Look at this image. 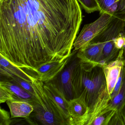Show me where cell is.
<instances>
[{"instance_id": "6da1fadb", "label": "cell", "mask_w": 125, "mask_h": 125, "mask_svg": "<svg viewBox=\"0 0 125 125\" xmlns=\"http://www.w3.org/2000/svg\"><path fill=\"white\" fill-rule=\"evenodd\" d=\"M77 0H0V55L26 73L72 54Z\"/></svg>"}, {"instance_id": "7a4b0ae2", "label": "cell", "mask_w": 125, "mask_h": 125, "mask_svg": "<svg viewBox=\"0 0 125 125\" xmlns=\"http://www.w3.org/2000/svg\"><path fill=\"white\" fill-rule=\"evenodd\" d=\"M72 84L74 98H81L88 107L85 125H91L96 118L112 110L109 107L111 98L101 64L79 60L73 71Z\"/></svg>"}, {"instance_id": "3957f363", "label": "cell", "mask_w": 125, "mask_h": 125, "mask_svg": "<svg viewBox=\"0 0 125 125\" xmlns=\"http://www.w3.org/2000/svg\"><path fill=\"white\" fill-rule=\"evenodd\" d=\"M31 84L34 91L35 101L32 114L34 118L41 124L65 125L60 114L53 104L44 89V83L34 77Z\"/></svg>"}, {"instance_id": "277c9868", "label": "cell", "mask_w": 125, "mask_h": 125, "mask_svg": "<svg viewBox=\"0 0 125 125\" xmlns=\"http://www.w3.org/2000/svg\"><path fill=\"white\" fill-rule=\"evenodd\" d=\"M125 29V22L113 17L106 28L91 41L104 43L101 65L112 61L117 57L120 50L116 48L115 41Z\"/></svg>"}, {"instance_id": "5b68a950", "label": "cell", "mask_w": 125, "mask_h": 125, "mask_svg": "<svg viewBox=\"0 0 125 125\" xmlns=\"http://www.w3.org/2000/svg\"><path fill=\"white\" fill-rule=\"evenodd\" d=\"M113 18L108 14L103 13L95 21L85 25L74 41L73 44L74 51H79L84 48L106 28Z\"/></svg>"}, {"instance_id": "8992f818", "label": "cell", "mask_w": 125, "mask_h": 125, "mask_svg": "<svg viewBox=\"0 0 125 125\" xmlns=\"http://www.w3.org/2000/svg\"><path fill=\"white\" fill-rule=\"evenodd\" d=\"M77 51L62 71L51 82L64 94L69 101L74 98L72 79L73 71L79 62Z\"/></svg>"}, {"instance_id": "52a82bcc", "label": "cell", "mask_w": 125, "mask_h": 125, "mask_svg": "<svg viewBox=\"0 0 125 125\" xmlns=\"http://www.w3.org/2000/svg\"><path fill=\"white\" fill-rule=\"evenodd\" d=\"M44 91L61 115L65 125H69V101L51 82L44 83Z\"/></svg>"}, {"instance_id": "ba28073f", "label": "cell", "mask_w": 125, "mask_h": 125, "mask_svg": "<svg viewBox=\"0 0 125 125\" xmlns=\"http://www.w3.org/2000/svg\"><path fill=\"white\" fill-rule=\"evenodd\" d=\"M76 52L74 51L69 57L64 60L52 61L40 66L35 71L36 77L44 83L52 81L65 68Z\"/></svg>"}, {"instance_id": "9c48e42d", "label": "cell", "mask_w": 125, "mask_h": 125, "mask_svg": "<svg viewBox=\"0 0 125 125\" xmlns=\"http://www.w3.org/2000/svg\"><path fill=\"white\" fill-rule=\"evenodd\" d=\"M124 65L123 49L121 50L116 59L102 65L110 96L115 88Z\"/></svg>"}, {"instance_id": "30bf717a", "label": "cell", "mask_w": 125, "mask_h": 125, "mask_svg": "<svg viewBox=\"0 0 125 125\" xmlns=\"http://www.w3.org/2000/svg\"><path fill=\"white\" fill-rule=\"evenodd\" d=\"M69 125H85L88 109L81 98H74L69 101L68 109Z\"/></svg>"}, {"instance_id": "8fae6325", "label": "cell", "mask_w": 125, "mask_h": 125, "mask_svg": "<svg viewBox=\"0 0 125 125\" xmlns=\"http://www.w3.org/2000/svg\"><path fill=\"white\" fill-rule=\"evenodd\" d=\"M104 43L91 42L84 48L77 51V56L80 61L101 64Z\"/></svg>"}, {"instance_id": "7c38bea8", "label": "cell", "mask_w": 125, "mask_h": 125, "mask_svg": "<svg viewBox=\"0 0 125 125\" xmlns=\"http://www.w3.org/2000/svg\"><path fill=\"white\" fill-rule=\"evenodd\" d=\"M100 13H106L125 22V0H96Z\"/></svg>"}, {"instance_id": "4fadbf2b", "label": "cell", "mask_w": 125, "mask_h": 125, "mask_svg": "<svg viewBox=\"0 0 125 125\" xmlns=\"http://www.w3.org/2000/svg\"><path fill=\"white\" fill-rule=\"evenodd\" d=\"M7 105L10 110L11 117L26 118L30 117L33 112V106L27 102L24 101H8Z\"/></svg>"}, {"instance_id": "5bb4252c", "label": "cell", "mask_w": 125, "mask_h": 125, "mask_svg": "<svg viewBox=\"0 0 125 125\" xmlns=\"http://www.w3.org/2000/svg\"><path fill=\"white\" fill-rule=\"evenodd\" d=\"M0 84L8 88L16 99L17 101L27 102L32 105L35 101L34 95L28 92L23 88L15 83L8 79L1 80Z\"/></svg>"}, {"instance_id": "9a60e30c", "label": "cell", "mask_w": 125, "mask_h": 125, "mask_svg": "<svg viewBox=\"0 0 125 125\" xmlns=\"http://www.w3.org/2000/svg\"><path fill=\"white\" fill-rule=\"evenodd\" d=\"M123 75L121 86L117 94L110 101L109 107L118 111L125 104V65L123 68Z\"/></svg>"}, {"instance_id": "2e32d148", "label": "cell", "mask_w": 125, "mask_h": 125, "mask_svg": "<svg viewBox=\"0 0 125 125\" xmlns=\"http://www.w3.org/2000/svg\"><path fill=\"white\" fill-rule=\"evenodd\" d=\"M117 110L112 109L95 118L91 125H108L110 120Z\"/></svg>"}, {"instance_id": "e0dca14e", "label": "cell", "mask_w": 125, "mask_h": 125, "mask_svg": "<svg viewBox=\"0 0 125 125\" xmlns=\"http://www.w3.org/2000/svg\"><path fill=\"white\" fill-rule=\"evenodd\" d=\"M83 8L88 13L100 11V8L96 0H77Z\"/></svg>"}, {"instance_id": "ac0fdd59", "label": "cell", "mask_w": 125, "mask_h": 125, "mask_svg": "<svg viewBox=\"0 0 125 125\" xmlns=\"http://www.w3.org/2000/svg\"><path fill=\"white\" fill-rule=\"evenodd\" d=\"M8 101H17L8 88L0 84V103H5Z\"/></svg>"}, {"instance_id": "d6986e66", "label": "cell", "mask_w": 125, "mask_h": 125, "mask_svg": "<svg viewBox=\"0 0 125 125\" xmlns=\"http://www.w3.org/2000/svg\"><path fill=\"white\" fill-rule=\"evenodd\" d=\"M12 118L8 111L3 109H0V125H9L12 123Z\"/></svg>"}, {"instance_id": "ffe728a7", "label": "cell", "mask_w": 125, "mask_h": 125, "mask_svg": "<svg viewBox=\"0 0 125 125\" xmlns=\"http://www.w3.org/2000/svg\"><path fill=\"white\" fill-rule=\"evenodd\" d=\"M123 69L122 71L121 72L120 74L119 75V77L116 83V84L115 86L114 90L113 91L112 94L110 95V98H111V100L119 92V90L121 86V83H122V78H123Z\"/></svg>"}, {"instance_id": "44dd1931", "label": "cell", "mask_w": 125, "mask_h": 125, "mask_svg": "<svg viewBox=\"0 0 125 125\" xmlns=\"http://www.w3.org/2000/svg\"><path fill=\"white\" fill-rule=\"evenodd\" d=\"M123 32L115 38V43L116 48L120 50L123 49L125 44V38L123 33Z\"/></svg>"}, {"instance_id": "7402d4cb", "label": "cell", "mask_w": 125, "mask_h": 125, "mask_svg": "<svg viewBox=\"0 0 125 125\" xmlns=\"http://www.w3.org/2000/svg\"><path fill=\"white\" fill-rule=\"evenodd\" d=\"M118 112H120L121 115L122 117L123 121L124 123V125H125V104L123 105V106L119 110Z\"/></svg>"}, {"instance_id": "603a6c76", "label": "cell", "mask_w": 125, "mask_h": 125, "mask_svg": "<svg viewBox=\"0 0 125 125\" xmlns=\"http://www.w3.org/2000/svg\"><path fill=\"white\" fill-rule=\"evenodd\" d=\"M123 33L124 36V38H125V31H124ZM123 57L124 63V65H125V44L123 48Z\"/></svg>"}]
</instances>
